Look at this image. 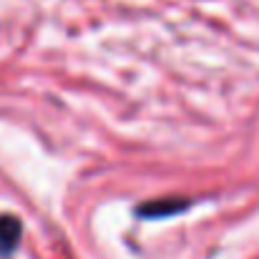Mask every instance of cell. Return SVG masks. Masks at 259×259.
Listing matches in <instances>:
<instances>
[{
    "label": "cell",
    "mask_w": 259,
    "mask_h": 259,
    "mask_svg": "<svg viewBox=\"0 0 259 259\" xmlns=\"http://www.w3.org/2000/svg\"><path fill=\"white\" fill-rule=\"evenodd\" d=\"M20 219L13 214H0V257H8L20 242Z\"/></svg>",
    "instance_id": "6da1fadb"
},
{
    "label": "cell",
    "mask_w": 259,
    "mask_h": 259,
    "mask_svg": "<svg viewBox=\"0 0 259 259\" xmlns=\"http://www.w3.org/2000/svg\"><path fill=\"white\" fill-rule=\"evenodd\" d=\"M189 201H166V204H149V206H144L141 209V214H146V217H161L164 211H179V209H184Z\"/></svg>",
    "instance_id": "7a4b0ae2"
}]
</instances>
